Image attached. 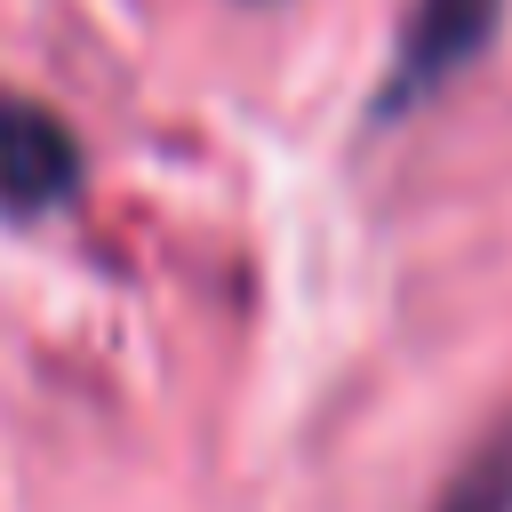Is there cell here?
Here are the masks:
<instances>
[{"instance_id": "1", "label": "cell", "mask_w": 512, "mask_h": 512, "mask_svg": "<svg viewBox=\"0 0 512 512\" xmlns=\"http://www.w3.org/2000/svg\"><path fill=\"white\" fill-rule=\"evenodd\" d=\"M496 16H504V0H416L408 24H400V48H392V72H384L376 112H408L440 80H456L496 40Z\"/></svg>"}, {"instance_id": "2", "label": "cell", "mask_w": 512, "mask_h": 512, "mask_svg": "<svg viewBox=\"0 0 512 512\" xmlns=\"http://www.w3.org/2000/svg\"><path fill=\"white\" fill-rule=\"evenodd\" d=\"M72 184H80V144L64 136V120L24 96H0V200L16 216H40Z\"/></svg>"}, {"instance_id": "3", "label": "cell", "mask_w": 512, "mask_h": 512, "mask_svg": "<svg viewBox=\"0 0 512 512\" xmlns=\"http://www.w3.org/2000/svg\"><path fill=\"white\" fill-rule=\"evenodd\" d=\"M440 512H512V432L464 464V480L440 496Z\"/></svg>"}]
</instances>
